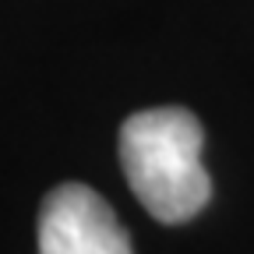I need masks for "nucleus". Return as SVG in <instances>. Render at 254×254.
Returning <instances> with one entry per match:
<instances>
[{
	"mask_svg": "<svg viewBox=\"0 0 254 254\" xmlns=\"http://www.w3.org/2000/svg\"><path fill=\"white\" fill-rule=\"evenodd\" d=\"M201 145L205 134L198 117L180 106L141 110L124 120V177L159 222H187L208 205L212 180L201 163Z\"/></svg>",
	"mask_w": 254,
	"mask_h": 254,
	"instance_id": "nucleus-1",
	"label": "nucleus"
},
{
	"mask_svg": "<svg viewBox=\"0 0 254 254\" xmlns=\"http://www.w3.org/2000/svg\"><path fill=\"white\" fill-rule=\"evenodd\" d=\"M39 254H134V247L92 187L60 184L39 212Z\"/></svg>",
	"mask_w": 254,
	"mask_h": 254,
	"instance_id": "nucleus-2",
	"label": "nucleus"
}]
</instances>
